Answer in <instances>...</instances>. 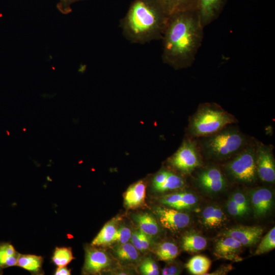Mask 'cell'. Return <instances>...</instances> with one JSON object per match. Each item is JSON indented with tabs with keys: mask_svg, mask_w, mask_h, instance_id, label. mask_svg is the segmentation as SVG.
I'll return each instance as SVG.
<instances>
[{
	"mask_svg": "<svg viewBox=\"0 0 275 275\" xmlns=\"http://www.w3.org/2000/svg\"><path fill=\"white\" fill-rule=\"evenodd\" d=\"M275 248V228L273 227L262 239L255 252V255H261Z\"/></svg>",
	"mask_w": 275,
	"mask_h": 275,
	"instance_id": "f1b7e54d",
	"label": "cell"
},
{
	"mask_svg": "<svg viewBox=\"0 0 275 275\" xmlns=\"http://www.w3.org/2000/svg\"><path fill=\"white\" fill-rule=\"evenodd\" d=\"M168 16L189 10H196L197 0H156Z\"/></svg>",
	"mask_w": 275,
	"mask_h": 275,
	"instance_id": "ffe728a7",
	"label": "cell"
},
{
	"mask_svg": "<svg viewBox=\"0 0 275 275\" xmlns=\"http://www.w3.org/2000/svg\"><path fill=\"white\" fill-rule=\"evenodd\" d=\"M176 169L184 174L192 172L201 164L199 150L195 142L185 140L178 150L169 159Z\"/></svg>",
	"mask_w": 275,
	"mask_h": 275,
	"instance_id": "8992f818",
	"label": "cell"
},
{
	"mask_svg": "<svg viewBox=\"0 0 275 275\" xmlns=\"http://www.w3.org/2000/svg\"><path fill=\"white\" fill-rule=\"evenodd\" d=\"M84 0H59L58 9L63 14H68L72 11L71 6L74 3Z\"/></svg>",
	"mask_w": 275,
	"mask_h": 275,
	"instance_id": "e575fe53",
	"label": "cell"
},
{
	"mask_svg": "<svg viewBox=\"0 0 275 275\" xmlns=\"http://www.w3.org/2000/svg\"><path fill=\"white\" fill-rule=\"evenodd\" d=\"M169 17L156 0H133L120 26L127 40L142 44L161 39Z\"/></svg>",
	"mask_w": 275,
	"mask_h": 275,
	"instance_id": "7a4b0ae2",
	"label": "cell"
},
{
	"mask_svg": "<svg viewBox=\"0 0 275 275\" xmlns=\"http://www.w3.org/2000/svg\"><path fill=\"white\" fill-rule=\"evenodd\" d=\"M131 231L130 229L125 226H121L117 229L115 241L123 244L127 242L131 238Z\"/></svg>",
	"mask_w": 275,
	"mask_h": 275,
	"instance_id": "d6a6232c",
	"label": "cell"
},
{
	"mask_svg": "<svg viewBox=\"0 0 275 275\" xmlns=\"http://www.w3.org/2000/svg\"><path fill=\"white\" fill-rule=\"evenodd\" d=\"M235 202L241 210L247 214L250 209V202L245 194L241 191H235L230 196Z\"/></svg>",
	"mask_w": 275,
	"mask_h": 275,
	"instance_id": "4dcf8cb0",
	"label": "cell"
},
{
	"mask_svg": "<svg viewBox=\"0 0 275 275\" xmlns=\"http://www.w3.org/2000/svg\"><path fill=\"white\" fill-rule=\"evenodd\" d=\"M207 245L206 238L196 233L187 234L182 239V248L188 252L196 253L201 251L204 250Z\"/></svg>",
	"mask_w": 275,
	"mask_h": 275,
	"instance_id": "cb8c5ba5",
	"label": "cell"
},
{
	"mask_svg": "<svg viewBox=\"0 0 275 275\" xmlns=\"http://www.w3.org/2000/svg\"><path fill=\"white\" fill-rule=\"evenodd\" d=\"M146 186L139 181L129 187L124 195V204L129 209L141 206L145 203Z\"/></svg>",
	"mask_w": 275,
	"mask_h": 275,
	"instance_id": "2e32d148",
	"label": "cell"
},
{
	"mask_svg": "<svg viewBox=\"0 0 275 275\" xmlns=\"http://www.w3.org/2000/svg\"><path fill=\"white\" fill-rule=\"evenodd\" d=\"M140 269L143 274L157 275L159 274L158 267L156 263L150 258L145 259Z\"/></svg>",
	"mask_w": 275,
	"mask_h": 275,
	"instance_id": "1f68e13d",
	"label": "cell"
},
{
	"mask_svg": "<svg viewBox=\"0 0 275 275\" xmlns=\"http://www.w3.org/2000/svg\"><path fill=\"white\" fill-rule=\"evenodd\" d=\"M242 246V245L233 238L223 236L215 243L214 253L218 257L232 259Z\"/></svg>",
	"mask_w": 275,
	"mask_h": 275,
	"instance_id": "e0dca14e",
	"label": "cell"
},
{
	"mask_svg": "<svg viewBox=\"0 0 275 275\" xmlns=\"http://www.w3.org/2000/svg\"><path fill=\"white\" fill-rule=\"evenodd\" d=\"M180 273V268L175 264L170 263L166 265L162 269L163 275H176Z\"/></svg>",
	"mask_w": 275,
	"mask_h": 275,
	"instance_id": "d590c367",
	"label": "cell"
},
{
	"mask_svg": "<svg viewBox=\"0 0 275 275\" xmlns=\"http://www.w3.org/2000/svg\"><path fill=\"white\" fill-rule=\"evenodd\" d=\"M226 0H197L196 10L204 27L215 20L221 14Z\"/></svg>",
	"mask_w": 275,
	"mask_h": 275,
	"instance_id": "4fadbf2b",
	"label": "cell"
},
{
	"mask_svg": "<svg viewBox=\"0 0 275 275\" xmlns=\"http://www.w3.org/2000/svg\"><path fill=\"white\" fill-rule=\"evenodd\" d=\"M118 217L113 218L106 223L93 240L91 244L95 246L105 245L115 241Z\"/></svg>",
	"mask_w": 275,
	"mask_h": 275,
	"instance_id": "d6986e66",
	"label": "cell"
},
{
	"mask_svg": "<svg viewBox=\"0 0 275 275\" xmlns=\"http://www.w3.org/2000/svg\"><path fill=\"white\" fill-rule=\"evenodd\" d=\"M184 184V180L181 177L166 170L158 172L153 180V186L159 192L176 189L181 187Z\"/></svg>",
	"mask_w": 275,
	"mask_h": 275,
	"instance_id": "5bb4252c",
	"label": "cell"
},
{
	"mask_svg": "<svg viewBox=\"0 0 275 275\" xmlns=\"http://www.w3.org/2000/svg\"><path fill=\"white\" fill-rule=\"evenodd\" d=\"M237 122L236 118L215 103L201 104L192 116L189 131L195 138H203L215 133Z\"/></svg>",
	"mask_w": 275,
	"mask_h": 275,
	"instance_id": "277c9868",
	"label": "cell"
},
{
	"mask_svg": "<svg viewBox=\"0 0 275 275\" xmlns=\"http://www.w3.org/2000/svg\"><path fill=\"white\" fill-rule=\"evenodd\" d=\"M155 254L159 260L170 261L176 258L179 254V250L174 243L166 241L157 246Z\"/></svg>",
	"mask_w": 275,
	"mask_h": 275,
	"instance_id": "484cf974",
	"label": "cell"
},
{
	"mask_svg": "<svg viewBox=\"0 0 275 275\" xmlns=\"http://www.w3.org/2000/svg\"><path fill=\"white\" fill-rule=\"evenodd\" d=\"M43 258L35 255L20 254L18 258L16 266L29 271L33 274H43L42 265Z\"/></svg>",
	"mask_w": 275,
	"mask_h": 275,
	"instance_id": "603a6c76",
	"label": "cell"
},
{
	"mask_svg": "<svg viewBox=\"0 0 275 275\" xmlns=\"http://www.w3.org/2000/svg\"><path fill=\"white\" fill-rule=\"evenodd\" d=\"M249 144L248 136L235 127H228L203 137L201 149L207 157L225 160L233 157Z\"/></svg>",
	"mask_w": 275,
	"mask_h": 275,
	"instance_id": "3957f363",
	"label": "cell"
},
{
	"mask_svg": "<svg viewBox=\"0 0 275 275\" xmlns=\"http://www.w3.org/2000/svg\"><path fill=\"white\" fill-rule=\"evenodd\" d=\"M111 259L103 250L91 245L85 249V260L82 268L87 274H100L111 264Z\"/></svg>",
	"mask_w": 275,
	"mask_h": 275,
	"instance_id": "9c48e42d",
	"label": "cell"
},
{
	"mask_svg": "<svg viewBox=\"0 0 275 275\" xmlns=\"http://www.w3.org/2000/svg\"><path fill=\"white\" fill-rule=\"evenodd\" d=\"M226 208L228 213L233 216L241 217L245 215L240 208L230 197L227 202Z\"/></svg>",
	"mask_w": 275,
	"mask_h": 275,
	"instance_id": "836d02e7",
	"label": "cell"
},
{
	"mask_svg": "<svg viewBox=\"0 0 275 275\" xmlns=\"http://www.w3.org/2000/svg\"><path fill=\"white\" fill-rule=\"evenodd\" d=\"M155 212L160 225L171 231H179L186 227L190 223L188 214L172 208L158 207Z\"/></svg>",
	"mask_w": 275,
	"mask_h": 275,
	"instance_id": "ba28073f",
	"label": "cell"
},
{
	"mask_svg": "<svg viewBox=\"0 0 275 275\" xmlns=\"http://www.w3.org/2000/svg\"><path fill=\"white\" fill-rule=\"evenodd\" d=\"M204 28L196 10L170 15L161 38L163 62L176 70L191 66L202 44Z\"/></svg>",
	"mask_w": 275,
	"mask_h": 275,
	"instance_id": "6da1fadb",
	"label": "cell"
},
{
	"mask_svg": "<svg viewBox=\"0 0 275 275\" xmlns=\"http://www.w3.org/2000/svg\"><path fill=\"white\" fill-rule=\"evenodd\" d=\"M19 255L10 242H0V274L4 269L16 266Z\"/></svg>",
	"mask_w": 275,
	"mask_h": 275,
	"instance_id": "44dd1931",
	"label": "cell"
},
{
	"mask_svg": "<svg viewBox=\"0 0 275 275\" xmlns=\"http://www.w3.org/2000/svg\"><path fill=\"white\" fill-rule=\"evenodd\" d=\"M232 157L225 166L228 175L238 182H253L257 175L255 143H249Z\"/></svg>",
	"mask_w": 275,
	"mask_h": 275,
	"instance_id": "5b68a950",
	"label": "cell"
},
{
	"mask_svg": "<svg viewBox=\"0 0 275 275\" xmlns=\"http://www.w3.org/2000/svg\"><path fill=\"white\" fill-rule=\"evenodd\" d=\"M250 204L256 217L265 216L271 209L273 198L272 191L266 188H258L250 191Z\"/></svg>",
	"mask_w": 275,
	"mask_h": 275,
	"instance_id": "7c38bea8",
	"label": "cell"
},
{
	"mask_svg": "<svg viewBox=\"0 0 275 275\" xmlns=\"http://www.w3.org/2000/svg\"><path fill=\"white\" fill-rule=\"evenodd\" d=\"M201 218L202 224L209 228L221 227L227 221L226 216L222 209L215 205L206 207L202 212Z\"/></svg>",
	"mask_w": 275,
	"mask_h": 275,
	"instance_id": "ac0fdd59",
	"label": "cell"
},
{
	"mask_svg": "<svg viewBox=\"0 0 275 275\" xmlns=\"http://www.w3.org/2000/svg\"><path fill=\"white\" fill-rule=\"evenodd\" d=\"M115 252L122 260L134 261L139 258L138 250L130 243L121 244L116 248Z\"/></svg>",
	"mask_w": 275,
	"mask_h": 275,
	"instance_id": "4316f807",
	"label": "cell"
},
{
	"mask_svg": "<svg viewBox=\"0 0 275 275\" xmlns=\"http://www.w3.org/2000/svg\"><path fill=\"white\" fill-rule=\"evenodd\" d=\"M130 240L132 245L140 251H146L149 248L151 244L150 236L140 230L133 232Z\"/></svg>",
	"mask_w": 275,
	"mask_h": 275,
	"instance_id": "f546056e",
	"label": "cell"
},
{
	"mask_svg": "<svg viewBox=\"0 0 275 275\" xmlns=\"http://www.w3.org/2000/svg\"><path fill=\"white\" fill-rule=\"evenodd\" d=\"M255 143L257 175L263 181L273 183L275 180V162L272 148L257 141Z\"/></svg>",
	"mask_w": 275,
	"mask_h": 275,
	"instance_id": "52a82bcc",
	"label": "cell"
},
{
	"mask_svg": "<svg viewBox=\"0 0 275 275\" xmlns=\"http://www.w3.org/2000/svg\"><path fill=\"white\" fill-rule=\"evenodd\" d=\"M197 182L201 188L210 193L219 192L226 185L223 174L219 169L215 167H210L202 170L198 175Z\"/></svg>",
	"mask_w": 275,
	"mask_h": 275,
	"instance_id": "30bf717a",
	"label": "cell"
},
{
	"mask_svg": "<svg viewBox=\"0 0 275 275\" xmlns=\"http://www.w3.org/2000/svg\"><path fill=\"white\" fill-rule=\"evenodd\" d=\"M197 201L196 195L187 192L170 194L161 199L163 204L177 210L191 208L196 205Z\"/></svg>",
	"mask_w": 275,
	"mask_h": 275,
	"instance_id": "9a60e30c",
	"label": "cell"
},
{
	"mask_svg": "<svg viewBox=\"0 0 275 275\" xmlns=\"http://www.w3.org/2000/svg\"><path fill=\"white\" fill-rule=\"evenodd\" d=\"M56 275H70L71 274V269H68L66 266L58 267L54 272Z\"/></svg>",
	"mask_w": 275,
	"mask_h": 275,
	"instance_id": "8d00e7d4",
	"label": "cell"
},
{
	"mask_svg": "<svg viewBox=\"0 0 275 275\" xmlns=\"http://www.w3.org/2000/svg\"><path fill=\"white\" fill-rule=\"evenodd\" d=\"M140 230L151 236L159 233V228L155 218L148 213H140L133 215Z\"/></svg>",
	"mask_w": 275,
	"mask_h": 275,
	"instance_id": "7402d4cb",
	"label": "cell"
},
{
	"mask_svg": "<svg viewBox=\"0 0 275 275\" xmlns=\"http://www.w3.org/2000/svg\"><path fill=\"white\" fill-rule=\"evenodd\" d=\"M263 232L261 226H237L225 231L222 235L233 238L242 246H251L258 241Z\"/></svg>",
	"mask_w": 275,
	"mask_h": 275,
	"instance_id": "8fae6325",
	"label": "cell"
},
{
	"mask_svg": "<svg viewBox=\"0 0 275 275\" xmlns=\"http://www.w3.org/2000/svg\"><path fill=\"white\" fill-rule=\"evenodd\" d=\"M211 265V260L207 257L198 255L193 257L186 264L187 270L193 274H205Z\"/></svg>",
	"mask_w": 275,
	"mask_h": 275,
	"instance_id": "d4e9b609",
	"label": "cell"
},
{
	"mask_svg": "<svg viewBox=\"0 0 275 275\" xmlns=\"http://www.w3.org/2000/svg\"><path fill=\"white\" fill-rule=\"evenodd\" d=\"M74 258L70 248H56L52 257L53 263L58 267L66 266Z\"/></svg>",
	"mask_w": 275,
	"mask_h": 275,
	"instance_id": "83f0119b",
	"label": "cell"
}]
</instances>
